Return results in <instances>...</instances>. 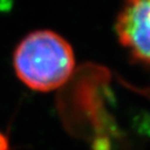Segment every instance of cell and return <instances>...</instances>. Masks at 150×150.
Here are the masks:
<instances>
[{"label": "cell", "instance_id": "6da1fadb", "mask_svg": "<svg viewBox=\"0 0 150 150\" xmlns=\"http://www.w3.org/2000/svg\"><path fill=\"white\" fill-rule=\"evenodd\" d=\"M70 43L51 30H37L23 38L13 54L18 78L30 89L48 92L62 87L75 69Z\"/></svg>", "mask_w": 150, "mask_h": 150}, {"label": "cell", "instance_id": "7a4b0ae2", "mask_svg": "<svg viewBox=\"0 0 150 150\" xmlns=\"http://www.w3.org/2000/svg\"><path fill=\"white\" fill-rule=\"evenodd\" d=\"M115 28L129 54L150 66V0H125Z\"/></svg>", "mask_w": 150, "mask_h": 150}, {"label": "cell", "instance_id": "3957f363", "mask_svg": "<svg viewBox=\"0 0 150 150\" xmlns=\"http://www.w3.org/2000/svg\"><path fill=\"white\" fill-rule=\"evenodd\" d=\"M7 147H8L7 139L4 137V134H0V150H7Z\"/></svg>", "mask_w": 150, "mask_h": 150}]
</instances>
